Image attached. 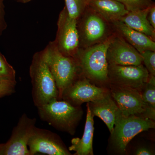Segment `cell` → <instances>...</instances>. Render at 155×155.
<instances>
[{
    "mask_svg": "<svg viewBox=\"0 0 155 155\" xmlns=\"http://www.w3.org/2000/svg\"><path fill=\"white\" fill-rule=\"evenodd\" d=\"M31 95L35 107H40L53 100H59V92L54 79L45 61L42 50L35 53L29 67Z\"/></svg>",
    "mask_w": 155,
    "mask_h": 155,
    "instance_id": "1",
    "label": "cell"
},
{
    "mask_svg": "<svg viewBox=\"0 0 155 155\" xmlns=\"http://www.w3.org/2000/svg\"><path fill=\"white\" fill-rule=\"evenodd\" d=\"M42 51L45 61L55 81L59 100H61L64 90L81 75L78 64L75 58L60 52L54 41L49 42Z\"/></svg>",
    "mask_w": 155,
    "mask_h": 155,
    "instance_id": "2",
    "label": "cell"
},
{
    "mask_svg": "<svg viewBox=\"0 0 155 155\" xmlns=\"http://www.w3.org/2000/svg\"><path fill=\"white\" fill-rule=\"evenodd\" d=\"M113 35L101 43L79 49L74 57L78 64L81 75L91 81L98 84H110L107 52Z\"/></svg>",
    "mask_w": 155,
    "mask_h": 155,
    "instance_id": "3",
    "label": "cell"
},
{
    "mask_svg": "<svg viewBox=\"0 0 155 155\" xmlns=\"http://www.w3.org/2000/svg\"><path fill=\"white\" fill-rule=\"evenodd\" d=\"M41 119L57 130L74 135L82 118L81 106H74L64 100H54L38 107Z\"/></svg>",
    "mask_w": 155,
    "mask_h": 155,
    "instance_id": "4",
    "label": "cell"
},
{
    "mask_svg": "<svg viewBox=\"0 0 155 155\" xmlns=\"http://www.w3.org/2000/svg\"><path fill=\"white\" fill-rule=\"evenodd\" d=\"M76 21L80 48L101 43L114 35L111 23L89 6Z\"/></svg>",
    "mask_w": 155,
    "mask_h": 155,
    "instance_id": "5",
    "label": "cell"
},
{
    "mask_svg": "<svg viewBox=\"0 0 155 155\" xmlns=\"http://www.w3.org/2000/svg\"><path fill=\"white\" fill-rule=\"evenodd\" d=\"M153 120L140 116H125L121 112L117 116L111 134L112 143L119 152L125 151L130 140L138 134L154 128Z\"/></svg>",
    "mask_w": 155,
    "mask_h": 155,
    "instance_id": "6",
    "label": "cell"
},
{
    "mask_svg": "<svg viewBox=\"0 0 155 155\" xmlns=\"http://www.w3.org/2000/svg\"><path fill=\"white\" fill-rule=\"evenodd\" d=\"M57 25L54 41L58 50L64 55L74 58L80 49L77 21L69 16L65 7L59 14Z\"/></svg>",
    "mask_w": 155,
    "mask_h": 155,
    "instance_id": "7",
    "label": "cell"
},
{
    "mask_svg": "<svg viewBox=\"0 0 155 155\" xmlns=\"http://www.w3.org/2000/svg\"><path fill=\"white\" fill-rule=\"evenodd\" d=\"M110 93L107 89L93 84L81 75L71 85L64 90L61 100L74 106H81L84 103L94 102Z\"/></svg>",
    "mask_w": 155,
    "mask_h": 155,
    "instance_id": "8",
    "label": "cell"
},
{
    "mask_svg": "<svg viewBox=\"0 0 155 155\" xmlns=\"http://www.w3.org/2000/svg\"><path fill=\"white\" fill-rule=\"evenodd\" d=\"M29 155H71L60 137L51 130L35 126L28 143Z\"/></svg>",
    "mask_w": 155,
    "mask_h": 155,
    "instance_id": "9",
    "label": "cell"
},
{
    "mask_svg": "<svg viewBox=\"0 0 155 155\" xmlns=\"http://www.w3.org/2000/svg\"><path fill=\"white\" fill-rule=\"evenodd\" d=\"M110 84L127 87L141 91L150 74L143 64L139 66L108 65Z\"/></svg>",
    "mask_w": 155,
    "mask_h": 155,
    "instance_id": "10",
    "label": "cell"
},
{
    "mask_svg": "<svg viewBox=\"0 0 155 155\" xmlns=\"http://www.w3.org/2000/svg\"><path fill=\"white\" fill-rule=\"evenodd\" d=\"M110 84L111 97L123 116L134 115L146 118L147 107L140 91L127 87Z\"/></svg>",
    "mask_w": 155,
    "mask_h": 155,
    "instance_id": "11",
    "label": "cell"
},
{
    "mask_svg": "<svg viewBox=\"0 0 155 155\" xmlns=\"http://www.w3.org/2000/svg\"><path fill=\"white\" fill-rule=\"evenodd\" d=\"M37 122L36 118L22 114L13 128L11 137L5 143L4 155H29L28 143Z\"/></svg>",
    "mask_w": 155,
    "mask_h": 155,
    "instance_id": "12",
    "label": "cell"
},
{
    "mask_svg": "<svg viewBox=\"0 0 155 155\" xmlns=\"http://www.w3.org/2000/svg\"><path fill=\"white\" fill-rule=\"evenodd\" d=\"M107 60L108 65L139 66L143 64L141 54L115 33L107 50Z\"/></svg>",
    "mask_w": 155,
    "mask_h": 155,
    "instance_id": "13",
    "label": "cell"
},
{
    "mask_svg": "<svg viewBox=\"0 0 155 155\" xmlns=\"http://www.w3.org/2000/svg\"><path fill=\"white\" fill-rule=\"evenodd\" d=\"M114 33L118 35L141 54L146 50L155 51V42L144 34L127 26L120 20L111 23Z\"/></svg>",
    "mask_w": 155,
    "mask_h": 155,
    "instance_id": "14",
    "label": "cell"
},
{
    "mask_svg": "<svg viewBox=\"0 0 155 155\" xmlns=\"http://www.w3.org/2000/svg\"><path fill=\"white\" fill-rule=\"evenodd\" d=\"M94 116L101 118L107 126L110 133L114 130L117 116L120 113L118 106L109 93L105 97L94 102L88 103Z\"/></svg>",
    "mask_w": 155,
    "mask_h": 155,
    "instance_id": "15",
    "label": "cell"
},
{
    "mask_svg": "<svg viewBox=\"0 0 155 155\" xmlns=\"http://www.w3.org/2000/svg\"><path fill=\"white\" fill-rule=\"evenodd\" d=\"M86 121L83 135L81 138L76 137L71 140V145L69 150L74 151L75 155H93V138L94 131V121L88 103H87Z\"/></svg>",
    "mask_w": 155,
    "mask_h": 155,
    "instance_id": "16",
    "label": "cell"
},
{
    "mask_svg": "<svg viewBox=\"0 0 155 155\" xmlns=\"http://www.w3.org/2000/svg\"><path fill=\"white\" fill-rule=\"evenodd\" d=\"M150 7L142 10L128 11L119 20L130 28L144 34L155 41V29L150 24L147 18Z\"/></svg>",
    "mask_w": 155,
    "mask_h": 155,
    "instance_id": "17",
    "label": "cell"
},
{
    "mask_svg": "<svg viewBox=\"0 0 155 155\" xmlns=\"http://www.w3.org/2000/svg\"><path fill=\"white\" fill-rule=\"evenodd\" d=\"M89 6L110 23L120 20L128 12L124 5L116 0H90Z\"/></svg>",
    "mask_w": 155,
    "mask_h": 155,
    "instance_id": "18",
    "label": "cell"
},
{
    "mask_svg": "<svg viewBox=\"0 0 155 155\" xmlns=\"http://www.w3.org/2000/svg\"><path fill=\"white\" fill-rule=\"evenodd\" d=\"M143 100L146 105V118L154 121L155 119V76L150 75L147 82L142 88Z\"/></svg>",
    "mask_w": 155,
    "mask_h": 155,
    "instance_id": "19",
    "label": "cell"
},
{
    "mask_svg": "<svg viewBox=\"0 0 155 155\" xmlns=\"http://www.w3.org/2000/svg\"><path fill=\"white\" fill-rule=\"evenodd\" d=\"M65 7L70 17L77 19L89 5L90 0H64Z\"/></svg>",
    "mask_w": 155,
    "mask_h": 155,
    "instance_id": "20",
    "label": "cell"
},
{
    "mask_svg": "<svg viewBox=\"0 0 155 155\" xmlns=\"http://www.w3.org/2000/svg\"><path fill=\"white\" fill-rule=\"evenodd\" d=\"M16 71L0 52V81H16Z\"/></svg>",
    "mask_w": 155,
    "mask_h": 155,
    "instance_id": "21",
    "label": "cell"
},
{
    "mask_svg": "<svg viewBox=\"0 0 155 155\" xmlns=\"http://www.w3.org/2000/svg\"><path fill=\"white\" fill-rule=\"evenodd\" d=\"M124 5L128 11L147 8L155 3L152 0H116Z\"/></svg>",
    "mask_w": 155,
    "mask_h": 155,
    "instance_id": "22",
    "label": "cell"
},
{
    "mask_svg": "<svg viewBox=\"0 0 155 155\" xmlns=\"http://www.w3.org/2000/svg\"><path fill=\"white\" fill-rule=\"evenodd\" d=\"M143 64L150 75L155 76V51L146 50L141 53Z\"/></svg>",
    "mask_w": 155,
    "mask_h": 155,
    "instance_id": "23",
    "label": "cell"
},
{
    "mask_svg": "<svg viewBox=\"0 0 155 155\" xmlns=\"http://www.w3.org/2000/svg\"><path fill=\"white\" fill-rule=\"evenodd\" d=\"M16 81H0V98L14 93L16 91Z\"/></svg>",
    "mask_w": 155,
    "mask_h": 155,
    "instance_id": "24",
    "label": "cell"
},
{
    "mask_svg": "<svg viewBox=\"0 0 155 155\" xmlns=\"http://www.w3.org/2000/svg\"><path fill=\"white\" fill-rule=\"evenodd\" d=\"M4 1L5 0H0V36L2 35L8 26L5 18V8Z\"/></svg>",
    "mask_w": 155,
    "mask_h": 155,
    "instance_id": "25",
    "label": "cell"
},
{
    "mask_svg": "<svg viewBox=\"0 0 155 155\" xmlns=\"http://www.w3.org/2000/svg\"><path fill=\"white\" fill-rule=\"evenodd\" d=\"M148 20L151 25L155 29V4L150 8L147 16Z\"/></svg>",
    "mask_w": 155,
    "mask_h": 155,
    "instance_id": "26",
    "label": "cell"
},
{
    "mask_svg": "<svg viewBox=\"0 0 155 155\" xmlns=\"http://www.w3.org/2000/svg\"><path fill=\"white\" fill-rule=\"evenodd\" d=\"M135 154L137 155H154V152L150 149L148 148L145 147H141L138 148L136 150Z\"/></svg>",
    "mask_w": 155,
    "mask_h": 155,
    "instance_id": "27",
    "label": "cell"
},
{
    "mask_svg": "<svg viewBox=\"0 0 155 155\" xmlns=\"http://www.w3.org/2000/svg\"><path fill=\"white\" fill-rule=\"evenodd\" d=\"M5 143H0V155H4Z\"/></svg>",
    "mask_w": 155,
    "mask_h": 155,
    "instance_id": "28",
    "label": "cell"
},
{
    "mask_svg": "<svg viewBox=\"0 0 155 155\" xmlns=\"http://www.w3.org/2000/svg\"><path fill=\"white\" fill-rule=\"evenodd\" d=\"M31 1L32 0H17V2L23 3V4H26V3L29 2Z\"/></svg>",
    "mask_w": 155,
    "mask_h": 155,
    "instance_id": "29",
    "label": "cell"
},
{
    "mask_svg": "<svg viewBox=\"0 0 155 155\" xmlns=\"http://www.w3.org/2000/svg\"><path fill=\"white\" fill-rule=\"evenodd\" d=\"M14 1H17V0H14Z\"/></svg>",
    "mask_w": 155,
    "mask_h": 155,
    "instance_id": "30",
    "label": "cell"
}]
</instances>
